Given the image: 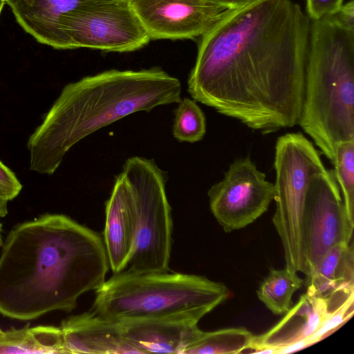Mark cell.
Segmentation results:
<instances>
[{
	"label": "cell",
	"mask_w": 354,
	"mask_h": 354,
	"mask_svg": "<svg viewBox=\"0 0 354 354\" xmlns=\"http://www.w3.org/2000/svg\"><path fill=\"white\" fill-rule=\"evenodd\" d=\"M3 331L0 329V337L3 335Z\"/></svg>",
	"instance_id": "cell-31"
},
{
	"label": "cell",
	"mask_w": 354,
	"mask_h": 354,
	"mask_svg": "<svg viewBox=\"0 0 354 354\" xmlns=\"http://www.w3.org/2000/svg\"><path fill=\"white\" fill-rule=\"evenodd\" d=\"M5 1H6V0H5Z\"/></svg>",
	"instance_id": "cell-33"
},
{
	"label": "cell",
	"mask_w": 354,
	"mask_h": 354,
	"mask_svg": "<svg viewBox=\"0 0 354 354\" xmlns=\"http://www.w3.org/2000/svg\"><path fill=\"white\" fill-rule=\"evenodd\" d=\"M1 245H0V248H1Z\"/></svg>",
	"instance_id": "cell-32"
},
{
	"label": "cell",
	"mask_w": 354,
	"mask_h": 354,
	"mask_svg": "<svg viewBox=\"0 0 354 354\" xmlns=\"http://www.w3.org/2000/svg\"><path fill=\"white\" fill-rule=\"evenodd\" d=\"M180 80L162 68L111 69L66 84L30 136V169L52 175L66 152L127 115L178 103Z\"/></svg>",
	"instance_id": "cell-3"
},
{
	"label": "cell",
	"mask_w": 354,
	"mask_h": 354,
	"mask_svg": "<svg viewBox=\"0 0 354 354\" xmlns=\"http://www.w3.org/2000/svg\"><path fill=\"white\" fill-rule=\"evenodd\" d=\"M150 39H193L204 35L225 10L204 0H129Z\"/></svg>",
	"instance_id": "cell-11"
},
{
	"label": "cell",
	"mask_w": 354,
	"mask_h": 354,
	"mask_svg": "<svg viewBox=\"0 0 354 354\" xmlns=\"http://www.w3.org/2000/svg\"><path fill=\"white\" fill-rule=\"evenodd\" d=\"M354 293H352L339 306L330 312V315L317 330L308 338L310 344H315L338 326L347 321L353 314Z\"/></svg>",
	"instance_id": "cell-23"
},
{
	"label": "cell",
	"mask_w": 354,
	"mask_h": 354,
	"mask_svg": "<svg viewBox=\"0 0 354 354\" xmlns=\"http://www.w3.org/2000/svg\"><path fill=\"white\" fill-rule=\"evenodd\" d=\"M22 189L15 173L0 160V197L11 201L17 197Z\"/></svg>",
	"instance_id": "cell-24"
},
{
	"label": "cell",
	"mask_w": 354,
	"mask_h": 354,
	"mask_svg": "<svg viewBox=\"0 0 354 354\" xmlns=\"http://www.w3.org/2000/svg\"><path fill=\"white\" fill-rule=\"evenodd\" d=\"M59 328L65 354H140L124 337L120 322L93 310L67 317Z\"/></svg>",
	"instance_id": "cell-12"
},
{
	"label": "cell",
	"mask_w": 354,
	"mask_h": 354,
	"mask_svg": "<svg viewBox=\"0 0 354 354\" xmlns=\"http://www.w3.org/2000/svg\"><path fill=\"white\" fill-rule=\"evenodd\" d=\"M333 165L347 214L354 222V140L337 145Z\"/></svg>",
	"instance_id": "cell-22"
},
{
	"label": "cell",
	"mask_w": 354,
	"mask_h": 354,
	"mask_svg": "<svg viewBox=\"0 0 354 354\" xmlns=\"http://www.w3.org/2000/svg\"><path fill=\"white\" fill-rule=\"evenodd\" d=\"M1 249L0 315L19 321L71 312L104 283L109 268L100 236L63 214L17 225Z\"/></svg>",
	"instance_id": "cell-2"
},
{
	"label": "cell",
	"mask_w": 354,
	"mask_h": 354,
	"mask_svg": "<svg viewBox=\"0 0 354 354\" xmlns=\"http://www.w3.org/2000/svg\"><path fill=\"white\" fill-rule=\"evenodd\" d=\"M1 218V216H0ZM3 243L2 238H1V225L0 223V245H1Z\"/></svg>",
	"instance_id": "cell-30"
},
{
	"label": "cell",
	"mask_w": 354,
	"mask_h": 354,
	"mask_svg": "<svg viewBox=\"0 0 354 354\" xmlns=\"http://www.w3.org/2000/svg\"><path fill=\"white\" fill-rule=\"evenodd\" d=\"M310 345L311 344L308 338L304 339L295 343L279 348L276 354H287L294 353L305 348Z\"/></svg>",
	"instance_id": "cell-27"
},
{
	"label": "cell",
	"mask_w": 354,
	"mask_h": 354,
	"mask_svg": "<svg viewBox=\"0 0 354 354\" xmlns=\"http://www.w3.org/2000/svg\"><path fill=\"white\" fill-rule=\"evenodd\" d=\"M120 174L131 192L137 214L133 249L122 271L167 272L173 223L166 174L153 160L133 156L126 160Z\"/></svg>",
	"instance_id": "cell-7"
},
{
	"label": "cell",
	"mask_w": 354,
	"mask_h": 354,
	"mask_svg": "<svg viewBox=\"0 0 354 354\" xmlns=\"http://www.w3.org/2000/svg\"><path fill=\"white\" fill-rule=\"evenodd\" d=\"M178 104L174 111V137L180 142L189 143L201 140L206 132L203 111L194 99L181 98Z\"/></svg>",
	"instance_id": "cell-21"
},
{
	"label": "cell",
	"mask_w": 354,
	"mask_h": 354,
	"mask_svg": "<svg viewBox=\"0 0 354 354\" xmlns=\"http://www.w3.org/2000/svg\"><path fill=\"white\" fill-rule=\"evenodd\" d=\"M95 291L92 310L119 322L176 317L199 321L230 295L222 282L169 271H122Z\"/></svg>",
	"instance_id": "cell-5"
},
{
	"label": "cell",
	"mask_w": 354,
	"mask_h": 354,
	"mask_svg": "<svg viewBox=\"0 0 354 354\" xmlns=\"http://www.w3.org/2000/svg\"><path fill=\"white\" fill-rule=\"evenodd\" d=\"M198 320L187 318L141 319L120 322L124 337L140 354L183 351L203 333Z\"/></svg>",
	"instance_id": "cell-14"
},
{
	"label": "cell",
	"mask_w": 354,
	"mask_h": 354,
	"mask_svg": "<svg viewBox=\"0 0 354 354\" xmlns=\"http://www.w3.org/2000/svg\"><path fill=\"white\" fill-rule=\"evenodd\" d=\"M304 269L308 277L333 247L350 243L354 222L347 214L333 169L314 176L307 190L304 210Z\"/></svg>",
	"instance_id": "cell-9"
},
{
	"label": "cell",
	"mask_w": 354,
	"mask_h": 354,
	"mask_svg": "<svg viewBox=\"0 0 354 354\" xmlns=\"http://www.w3.org/2000/svg\"><path fill=\"white\" fill-rule=\"evenodd\" d=\"M297 124L332 164L337 145L354 140V26L334 14L310 22Z\"/></svg>",
	"instance_id": "cell-4"
},
{
	"label": "cell",
	"mask_w": 354,
	"mask_h": 354,
	"mask_svg": "<svg viewBox=\"0 0 354 354\" xmlns=\"http://www.w3.org/2000/svg\"><path fill=\"white\" fill-rule=\"evenodd\" d=\"M207 195L213 216L224 232L230 233L245 227L268 211L274 187L247 156L232 162Z\"/></svg>",
	"instance_id": "cell-10"
},
{
	"label": "cell",
	"mask_w": 354,
	"mask_h": 354,
	"mask_svg": "<svg viewBox=\"0 0 354 354\" xmlns=\"http://www.w3.org/2000/svg\"><path fill=\"white\" fill-rule=\"evenodd\" d=\"M350 243L335 245L321 258L306 277L307 294L327 298L354 286V254Z\"/></svg>",
	"instance_id": "cell-17"
},
{
	"label": "cell",
	"mask_w": 354,
	"mask_h": 354,
	"mask_svg": "<svg viewBox=\"0 0 354 354\" xmlns=\"http://www.w3.org/2000/svg\"><path fill=\"white\" fill-rule=\"evenodd\" d=\"M65 354L59 327L28 324L21 328H11L0 337V354Z\"/></svg>",
	"instance_id": "cell-18"
},
{
	"label": "cell",
	"mask_w": 354,
	"mask_h": 354,
	"mask_svg": "<svg viewBox=\"0 0 354 354\" xmlns=\"http://www.w3.org/2000/svg\"><path fill=\"white\" fill-rule=\"evenodd\" d=\"M8 201L0 197V216L5 217L8 214Z\"/></svg>",
	"instance_id": "cell-28"
},
{
	"label": "cell",
	"mask_w": 354,
	"mask_h": 354,
	"mask_svg": "<svg viewBox=\"0 0 354 354\" xmlns=\"http://www.w3.org/2000/svg\"><path fill=\"white\" fill-rule=\"evenodd\" d=\"M274 169L275 211L272 223L283 246L285 268L303 272L306 193L311 178L326 168L313 143L302 133L295 132L277 138Z\"/></svg>",
	"instance_id": "cell-6"
},
{
	"label": "cell",
	"mask_w": 354,
	"mask_h": 354,
	"mask_svg": "<svg viewBox=\"0 0 354 354\" xmlns=\"http://www.w3.org/2000/svg\"><path fill=\"white\" fill-rule=\"evenodd\" d=\"M254 335L243 327L205 332L183 354H237L249 350Z\"/></svg>",
	"instance_id": "cell-20"
},
{
	"label": "cell",
	"mask_w": 354,
	"mask_h": 354,
	"mask_svg": "<svg viewBox=\"0 0 354 354\" xmlns=\"http://www.w3.org/2000/svg\"><path fill=\"white\" fill-rule=\"evenodd\" d=\"M59 29L67 49L131 52L151 39L129 0L82 2L63 16Z\"/></svg>",
	"instance_id": "cell-8"
},
{
	"label": "cell",
	"mask_w": 354,
	"mask_h": 354,
	"mask_svg": "<svg viewBox=\"0 0 354 354\" xmlns=\"http://www.w3.org/2000/svg\"><path fill=\"white\" fill-rule=\"evenodd\" d=\"M208 3L224 8L225 10L234 9L246 6L259 0H204Z\"/></svg>",
	"instance_id": "cell-26"
},
{
	"label": "cell",
	"mask_w": 354,
	"mask_h": 354,
	"mask_svg": "<svg viewBox=\"0 0 354 354\" xmlns=\"http://www.w3.org/2000/svg\"><path fill=\"white\" fill-rule=\"evenodd\" d=\"M104 243L114 274L125 268L131 255L137 230V214L130 189L119 174L106 203Z\"/></svg>",
	"instance_id": "cell-13"
},
{
	"label": "cell",
	"mask_w": 354,
	"mask_h": 354,
	"mask_svg": "<svg viewBox=\"0 0 354 354\" xmlns=\"http://www.w3.org/2000/svg\"><path fill=\"white\" fill-rule=\"evenodd\" d=\"M297 273L286 268L271 269L258 288L259 299L274 315H284L292 306V297L304 282Z\"/></svg>",
	"instance_id": "cell-19"
},
{
	"label": "cell",
	"mask_w": 354,
	"mask_h": 354,
	"mask_svg": "<svg viewBox=\"0 0 354 354\" xmlns=\"http://www.w3.org/2000/svg\"><path fill=\"white\" fill-rule=\"evenodd\" d=\"M310 21L292 0L224 10L201 36L187 91L263 134L298 123Z\"/></svg>",
	"instance_id": "cell-1"
},
{
	"label": "cell",
	"mask_w": 354,
	"mask_h": 354,
	"mask_svg": "<svg viewBox=\"0 0 354 354\" xmlns=\"http://www.w3.org/2000/svg\"><path fill=\"white\" fill-rule=\"evenodd\" d=\"M5 4H6L5 0H0V15H1L2 9Z\"/></svg>",
	"instance_id": "cell-29"
},
{
	"label": "cell",
	"mask_w": 354,
	"mask_h": 354,
	"mask_svg": "<svg viewBox=\"0 0 354 354\" xmlns=\"http://www.w3.org/2000/svg\"><path fill=\"white\" fill-rule=\"evenodd\" d=\"M344 0H306L307 15L311 20L319 19L340 9Z\"/></svg>",
	"instance_id": "cell-25"
},
{
	"label": "cell",
	"mask_w": 354,
	"mask_h": 354,
	"mask_svg": "<svg viewBox=\"0 0 354 354\" xmlns=\"http://www.w3.org/2000/svg\"><path fill=\"white\" fill-rule=\"evenodd\" d=\"M328 297L301 295L297 304L266 333L254 335L249 349L279 348L310 337L330 315ZM277 353V352H276Z\"/></svg>",
	"instance_id": "cell-15"
},
{
	"label": "cell",
	"mask_w": 354,
	"mask_h": 354,
	"mask_svg": "<svg viewBox=\"0 0 354 354\" xmlns=\"http://www.w3.org/2000/svg\"><path fill=\"white\" fill-rule=\"evenodd\" d=\"M101 0H6L19 25L38 42L67 49L59 29L62 18L82 2Z\"/></svg>",
	"instance_id": "cell-16"
}]
</instances>
